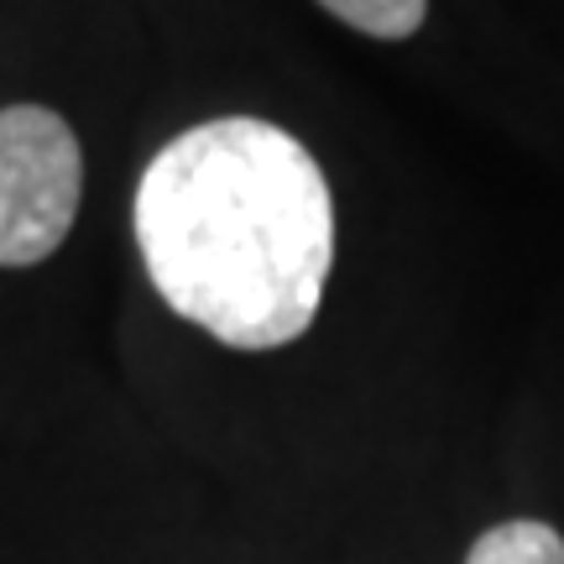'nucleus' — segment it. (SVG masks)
<instances>
[{"label": "nucleus", "instance_id": "nucleus-1", "mask_svg": "<svg viewBox=\"0 0 564 564\" xmlns=\"http://www.w3.org/2000/svg\"><path fill=\"white\" fill-rule=\"evenodd\" d=\"M137 251L158 299L230 350H282L319 319L335 194L293 131L257 116L188 126L137 183Z\"/></svg>", "mask_w": 564, "mask_h": 564}, {"label": "nucleus", "instance_id": "nucleus-2", "mask_svg": "<svg viewBox=\"0 0 564 564\" xmlns=\"http://www.w3.org/2000/svg\"><path fill=\"white\" fill-rule=\"evenodd\" d=\"M84 152L47 105L0 110V267L47 262L79 220Z\"/></svg>", "mask_w": 564, "mask_h": 564}, {"label": "nucleus", "instance_id": "nucleus-3", "mask_svg": "<svg viewBox=\"0 0 564 564\" xmlns=\"http://www.w3.org/2000/svg\"><path fill=\"white\" fill-rule=\"evenodd\" d=\"M465 564H564V539L560 528L539 518H512V523L486 528L470 544Z\"/></svg>", "mask_w": 564, "mask_h": 564}, {"label": "nucleus", "instance_id": "nucleus-4", "mask_svg": "<svg viewBox=\"0 0 564 564\" xmlns=\"http://www.w3.org/2000/svg\"><path fill=\"white\" fill-rule=\"evenodd\" d=\"M335 21H345L350 32L377 42H403L413 37L429 17V0H319Z\"/></svg>", "mask_w": 564, "mask_h": 564}]
</instances>
